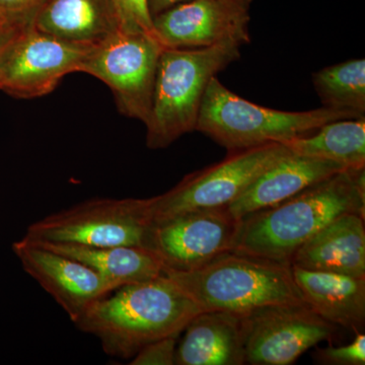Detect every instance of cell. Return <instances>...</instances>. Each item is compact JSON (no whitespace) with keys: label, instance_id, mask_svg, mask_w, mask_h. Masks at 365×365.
I'll list each match as a JSON object with an SVG mask.
<instances>
[{"label":"cell","instance_id":"1","mask_svg":"<svg viewBox=\"0 0 365 365\" xmlns=\"http://www.w3.org/2000/svg\"><path fill=\"white\" fill-rule=\"evenodd\" d=\"M364 170L346 169L240 218L232 251L290 265L295 252L334 220L345 213L365 215Z\"/></svg>","mask_w":365,"mask_h":365},{"label":"cell","instance_id":"2","mask_svg":"<svg viewBox=\"0 0 365 365\" xmlns=\"http://www.w3.org/2000/svg\"><path fill=\"white\" fill-rule=\"evenodd\" d=\"M114 292L91 304L74 324L98 338L106 354L118 359H130L151 342L181 335L202 312L163 274Z\"/></svg>","mask_w":365,"mask_h":365},{"label":"cell","instance_id":"3","mask_svg":"<svg viewBox=\"0 0 365 365\" xmlns=\"http://www.w3.org/2000/svg\"><path fill=\"white\" fill-rule=\"evenodd\" d=\"M201 311L242 316L270 306L304 304L292 265L230 251L189 271L163 268Z\"/></svg>","mask_w":365,"mask_h":365},{"label":"cell","instance_id":"4","mask_svg":"<svg viewBox=\"0 0 365 365\" xmlns=\"http://www.w3.org/2000/svg\"><path fill=\"white\" fill-rule=\"evenodd\" d=\"M242 45L227 41L197 49L163 48L158 59L153 103L146 126L150 150L169 148L195 131L206 88L211 79L241 58Z\"/></svg>","mask_w":365,"mask_h":365},{"label":"cell","instance_id":"5","mask_svg":"<svg viewBox=\"0 0 365 365\" xmlns=\"http://www.w3.org/2000/svg\"><path fill=\"white\" fill-rule=\"evenodd\" d=\"M351 118L360 117L352 112L327 107L304 112L262 107L235 95L215 76L204 93L195 131L232 153L269 143H283L309 135L336 120Z\"/></svg>","mask_w":365,"mask_h":365},{"label":"cell","instance_id":"6","mask_svg":"<svg viewBox=\"0 0 365 365\" xmlns=\"http://www.w3.org/2000/svg\"><path fill=\"white\" fill-rule=\"evenodd\" d=\"M148 198H98L76 204L32 223L23 239L33 242L148 248Z\"/></svg>","mask_w":365,"mask_h":365},{"label":"cell","instance_id":"7","mask_svg":"<svg viewBox=\"0 0 365 365\" xmlns=\"http://www.w3.org/2000/svg\"><path fill=\"white\" fill-rule=\"evenodd\" d=\"M283 143L232 151L222 162L187 175L174 188L148 198L153 225L202 209L227 207L274 163L292 155Z\"/></svg>","mask_w":365,"mask_h":365},{"label":"cell","instance_id":"8","mask_svg":"<svg viewBox=\"0 0 365 365\" xmlns=\"http://www.w3.org/2000/svg\"><path fill=\"white\" fill-rule=\"evenodd\" d=\"M163 49L153 34L118 31L93 46L81 72L95 76L111 88L122 115L145 124Z\"/></svg>","mask_w":365,"mask_h":365},{"label":"cell","instance_id":"9","mask_svg":"<svg viewBox=\"0 0 365 365\" xmlns=\"http://www.w3.org/2000/svg\"><path fill=\"white\" fill-rule=\"evenodd\" d=\"M241 329L246 364L289 365L330 340L336 326L304 304L255 309L241 316Z\"/></svg>","mask_w":365,"mask_h":365},{"label":"cell","instance_id":"10","mask_svg":"<svg viewBox=\"0 0 365 365\" xmlns=\"http://www.w3.org/2000/svg\"><path fill=\"white\" fill-rule=\"evenodd\" d=\"M93 48L57 39L33 25L28 26L0 59V90L19 98L48 95L67 74L81 72Z\"/></svg>","mask_w":365,"mask_h":365},{"label":"cell","instance_id":"11","mask_svg":"<svg viewBox=\"0 0 365 365\" xmlns=\"http://www.w3.org/2000/svg\"><path fill=\"white\" fill-rule=\"evenodd\" d=\"M237 225L227 207L182 213L153 225L148 249L160 257L163 268L193 270L232 251Z\"/></svg>","mask_w":365,"mask_h":365},{"label":"cell","instance_id":"12","mask_svg":"<svg viewBox=\"0 0 365 365\" xmlns=\"http://www.w3.org/2000/svg\"><path fill=\"white\" fill-rule=\"evenodd\" d=\"M11 249L26 273L56 300L73 323L91 304L119 288L81 262L23 237Z\"/></svg>","mask_w":365,"mask_h":365},{"label":"cell","instance_id":"13","mask_svg":"<svg viewBox=\"0 0 365 365\" xmlns=\"http://www.w3.org/2000/svg\"><path fill=\"white\" fill-rule=\"evenodd\" d=\"M249 11L220 0H190L153 19L163 48L197 49L227 41L249 44Z\"/></svg>","mask_w":365,"mask_h":365},{"label":"cell","instance_id":"14","mask_svg":"<svg viewBox=\"0 0 365 365\" xmlns=\"http://www.w3.org/2000/svg\"><path fill=\"white\" fill-rule=\"evenodd\" d=\"M346 170L340 163L292 153L257 178L227 209L235 220L272 207Z\"/></svg>","mask_w":365,"mask_h":365},{"label":"cell","instance_id":"15","mask_svg":"<svg viewBox=\"0 0 365 365\" xmlns=\"http://www.w3.org/2000/svg\"><path fill=\"white\" fill-rule=\"evenodd\" d=\"M290 265L365 277L364 215L345 213L307 240Z\"/></svg>","mask_w":365,"mask_h":365},{"label":"cell","instance_id":"16","mask_svg":"<svg viewBox=\"0 0 365 365\" xmlns=\"http://www.w3.org/2000/svg\"><path fill=\"white\" fill-rule=\"evenodd\" d=\"M304 304L322 319L355 333L365 321V277L309 270L292 265Z\"/></svg>","mask_w":365,"mask_h":365},{"label":"cell","instance_id":"17","mask_svg":"<svg viewBox=\"0 0 365 365\" xmlns=\"http://www.w3.org/2000/svg\"><path fill=\"white\" fill-rule=\"evenodd\" d=\"M182 332L175 364H246L241 316L222 311L201 312Z\"/></svg>","mask_w":365,"mask_h":365},{"label":"cell","instance_id":"18","mask_svg":"<svg viewBox=\"0 0 365 365\" xmlns=\"http://www.w3.org/2000/svg\"><path fill=\"white\" fill-rule=\"evenodd\" d=\"M33 26L57 39L86 46L100 44L119 31L112 0H46Z\"/></svg>","mask_w":365,"mask_h":365},{"label":"cell","instance_id":"19","mask_svg":"<svg viewBox=\"0 0 365 365\" xmlns=\"http://www.w3.org/2000/svg\"><path fill=\"white\" fill-rule=\"evenodd\" d=\"M35 244L81 262L97 271L106 279L115 283L118 287L151 280L163 274V264L160 257L153 250L145 247L116 246L93 248L78 245L52 242Z\"/></svg>","mask_w":365,"mask_h":365},{"label":"cell","instance_id":"20","mask_svg":"<svg viewBox=\"0 0 365 365\" xmlns=\"http://www.w3.org/2000/svg\"><path fill=\"white\" fill-rule=\"evenodd\" d=\"M283 144L294 155L332 160L346 169H361L365 168V116L336 120Z\"/></svg>","mask_w":365,"mask_h":365},{"label":"cell","instance_id":"21","mask_svg":"<svg viewBox=\"0 0 365 365\" xmlns=\"http://www.w3.org/2000/svg\"><path fill=\"white\" fill-rule=\"evenodd\" d=\"M323 107L365 116V60L351 59L327 66L312 76Z\"/></svg>","mask_w":365,"mask_h":365},{"label":"cell","instance_id":"22","mask_svg":"<svg viewBox=\"0 0 365 365\" xmlns=\"http://www.w3.org/2000/svg\"><path fill=\"white\" fill-rule=\"evenodd\" d=\"M120 32L153 33V19L146 0H112Z\"/></svg>","mask_w":365,"mask_h":365},{"label":"cell","instance_id":"23","mask_svg":"<svg viewBox=\"0 0 365 365\" xmlns=\"http://www.w3.org/2000/svg\"><path fill=\"white\" fill-rule=\"evenodd\" d=\"M318 361L334 365H364L365 335L356 333V337L350 344L340 347H327L318 349L314 354Z\"/></svg>","mask_w":365,"mask_h":365},{"label":"cell","instance_id":"24","mask_svg":"<svg viewBox=\"0 0 365 365\" xmlns=\"http://www.w3.org/2000/svg\"><path fill=\"white\" fill-rule=\"evenodd\" d=\"M170 336L144 346L131 359L132 365H174L176 364L178 339Z\"/></svg>","mask_w":365,"mask_h":365},{"label":"cell","instance_id":"25","mask_svg":"<svg viewBox=\"0 0 365 365\" xmlns=\"http://www.w3.org/2000/svg\"><path fill=\"white\" fill-rule=\"evenodd\" d=\"M46 0H0V23L32 26Z\"/></svg>","mask_w":365,"mask_h":365},{"label":"cell","instance_id":"26","mask_svg":"<svg viewBox=\"0 0 365 365\" xmlns=\"http://www.w3.org/2000/svg\"><path fill=\"white\" fill-rule=\"evenodd\" d=\"M28 26H23L0 24V59L4 56L9 46L18 37L19 34Z\"/></svg>","mask_w":365,"mask_h":365},{"label":"cell","instance_id":"27","mask_svg":"<svg viewBox=\"0 0 365 365\" xmlns=\"http://www.w3.org/2000/svg\"><path fill=\"white\" fill-rule=\"evenodd\" d=\"M190 0H146L148 2V11L151 19L157 16L158 14L178 6V4H184Z\"/></svg>","mask_w":365,"mask_h":365},{"label":"cell","instance_id":"28","mask_svg":"<svg viewBox=\"0 0 365 365\" xmlns=\"http://www.w3.org/2000/svg\"><path fill=\"white\" fill-rule=\"evenodd\" d=\"M220 1L230 4V6L239 7V9L249 11L250 6H251L252 1H253V0H220Z\"/></svg>","mask_w":365,"mask_h":365},{"label":"cell","instance_id":"29","mask_svg":"<svg viewBox=\"0 0 365 365\" xmlns=\"http://www.w3.org/2000/svg\"><path fill=\"white\" fill-rule=\"evenodd\" d=\"M0 24H1V23H0Z\"/></svg>","mask_w":365,"mask_h":365}]
</instances>
